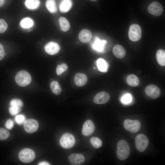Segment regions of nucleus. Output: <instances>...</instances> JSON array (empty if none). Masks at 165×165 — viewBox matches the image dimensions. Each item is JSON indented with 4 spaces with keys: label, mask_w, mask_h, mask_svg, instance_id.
<instances>
[{
    "label": "nucleus",
    "mask_w": 165,
    "mask_h": 165,
    "mask_svg": "<svg viewBox=\"0 0 165 165\" xmlns=\"http://www.w3.org/2000/svg\"><path fill=\"white\" fill-rule=\"evenodd\" d=\"M130 152L129 145L126 141L122 139L118 142L116 154L119 160H126L130 156Z\"/></svg>",
    "instance_id": "nucleus-1"
},
{
    "label": "nucleus",
    "mask_w": 165,
    "mask_h": 165,
    "mask_svg": "<svg viewBox=\"0 0 165 165\" xmlns=\"http://www.w3.org/2000/svg\"><path fill=\"white\" fill-rule=\"evenodd\" d=\"M15 80L16 83L20 86H25L28 85L31 80V76L27 71L22 70L16 75Z\"/></svg>",
    "instance_id": "nucleus-2"
},
{
    "label": "nucleus",
    "mask_w": 165,
    "mask_h": 165,
    "mask_svg": "<svg viewBox=\"0 0 165 165\" xmlns=\"http://www.w3.org/2000/svg\"><path fill=\"white\" fill-rule=\"evenodd\" d=\"M135 142L137 149L140 152H143L147 148L149 141L145 135L143 134H139L136 137Z\"/></svg>",
    "instance_id": "nucleus-3"
},
{
    "label": "nucleus",
    "mask_w": 165,
    "mask_h": 165,
    "mask_svg": "<svg viewBox=\"0 0 165 165\" xmlns=\"http://www.w3.org/2000/svg\"><path fill=\"white\" fill-rule=\"evenodd\" d=\"M35 154L34 151L29 148L22 149L19 152V157L23 162L29 163L35 159Z\"/></svg>",
    "instance_id": "nucleus-4"
},
{
    "label": "nucleus",
    "mask_w": 165,
    "mask_h": 165,
    "mask_svg": "<svg viewBox=\"0 0 165 165\" xmlns=\"http://www.w3.org/2000/svg\"><path fill=\"white\" fill-rule=\"evenodd\" d=\"M123 126L126 130L134 133H136L140 130L141 124L138 120L126 119L124 121Z\"/></svg>",
    "instance_id": "nucleus-5"
},
{
    "label": "nucleus",
    "mask_w": 165,
    "mask_h": 165,
    "mask_svg": "<svg viewBox=\"0 0 165 165\" xmlns=\"http://www.w3.org/2000/svg\"><path fill=\"white\" fill-rule=\"evenodd\" d=\"M75 141V138L72 134L69 133H66L61 136L60 143L64 148L69 149L74 146Z\"/></svg>",
    "instance_id": "nucleus-6"
},
{
    "label": "nucleus",
    "mask_w": 165,
    "mask_h": 165,
    "mask_svg": "<svg viewBox=\"0 0 165 165\" xmlns=\"http://www.w3.org/2000/svg\"><path fill=\"white\" fill-rule=\"evenodd\" d=\"M128 35L131 41L136 42L139 40L141 36V30L140 26L136 24L131 25L129 28Z\"/></svg>",
    "instance_id": "nucleus-7"
},
{
    "label": "nucleus",
    "mask_w": 165,
    "mask_h": 165,
    "mask_svg": "<svg viewBox=\"0 0 165 165\" xmlns=\"http://www.w3.org/2000/svg\"><path fill=\"white\" fill-rule=\"evenodd\" d=\"M23 125L25 130L29 133H32L36 131L39 126L37 121L33 119L26 120Z\"/></svg>",
    "instance_id": "nucleus-8"
},
{
    "label": "nucleus",
    "mask_w": 165,
    "mask_h": 165,
    "mask_svg": "<svg viewBox=\"0 0 165 165\" xmlns=\"http://www.w3.org/2000/svg\"><path fill=\"white\" fill-rule=\"evenodd\" d=\"M145 92L148 96L154 99L158 98L161 94L160 89L153 84L147 86L145 89Z\"/></svg>",
    "instance_id": "nucleus-9"
},
{
    "label": "nucleus",
    "mask_w": 165,
    "mask_h": 165,
    "mask_svg": "<svg viewBox=\"0 0 165 165\" xmlns=\"http://www.w3.org/2000/svg\"><path fill=\"white\" fill-rule=\"evenodd\" d=\"M148 12L155 16L160 15L163 10L162 5L159 2L154 1L151 3L148 6Z\"/></svg>",
    "instance_id": "nucleus-10"
},
{
    "label": "nucleus",
    "mask_w": 165,
    "mask_h": 165,
    "mask_svg": "<svg viewBox=\"0 0 165 165\" xmlns=\"http://www.w3.org/2000/svg\"><path fill=\"white\" fill-rule=\"evenodd\" d=\"M110 98V95L107 92L101 91L95 95L93 101L96 104H104L107 102Z\"/></svg>",
    "instance_id": "nucleus-11"
},
{
    "label": "nucleus",
    "mask_w": 165,
    "mask_h": 165,
    "mask_svg": "<svg viewBox=\"0 0 165 165\" xmlns=\"http://www.w3.org/2000/svg\"><path fill=\"white\" fill-rule=\"evenodd\" d=\"M95 130V127L92 121L88 120L84 123L82 126V133L85 136H88L91 135Z\"/></svg>",
    "instance_id": "nucleus-12"
},
{
    "label": "nucleus",
    "mask_w": 165,
    "mask_h": 165,
    "mask_svg": "<svg viewBox=\"0 0 165 165\" xmlns=\"http://www.w3.org/2000/svg\"><path fill=\"white\" fill-rule=\"evenodd\" d=\"M68 160L72 165H81L84 162L85 158L84 156L81 154L73 153L68 157Z\"/></svg>",
    "instance_id": "nucleus-13"
},
{
    "label": "nucleus",
    "mask_w": 165,
    "mask_h": 165,
    "mask_svg": "<svg viewBox=\"0 0 165 165\" xmlns=\"http://www.w3.org/2000/svg\"><path fill=\"white\" fill-rule=\"evenodd\" d=\"M46 52L50 55H54L57 53L60 50V47L58 43L53 42H50L45 46Z\"/></svg>",
    "instance_id": "nucleus-14"
},
{
    "label": "nucleus",
    "mask_w": 165,
    "mask_h": 165,
    "mask_svg": "<svg viewBox=\"0 0 165 165\" xmlns=\"http://www.w3.org/2000/svg\"><path fill=\"white\" fill-rule=\"evenodd\" d=\"M87 81L86 75L83 73H77L74 77V81L75 84L79 86L85 85Z\"/></svg>",
    "instance_id": "nucleus-15"
},
{
    "label": "nucleus",
    "mask_w": 165,
    "mask_h": 165,
    "mask_svg": "<svg viewBox=\"0 0 165 165\" xmlns=\"http://www.w3.org/2000/svg\"><path fill=\"white\" fill-rule=\"evenodd\" d=\"M92 37V34L89 30L85 29L82 30L79 33V40L83 43L89 42Z\"/></svg>",
    "instance_id": "nucleus-16"
},
{
    "label": "nucleus",
    "mask_w": 165,
    "mask_h": 165,
    "mask_svg": "<svg viewBox=\"0 0 165 165\" xmlns=\"http://www.w3.org/2000/svg\"><path fill=\"white\" fill-rule=\"evenodd\" d=\"M106 43V41L101 40L97 37H96L91 46L94 49L100 52L103 50Z\"/></svg>",
    "instance_id": "nucleus-17"
},
{
    "label": "nucleus",
    "mask_w": 165,
    "mask_h": 165,
    "mask_svg": "<svg viewBox=\"0 0 165 165\" xmlns=\"http://www.w3.org/2000/svg\"><path fill=\"white\" fill-rule=\"evenodd\" d=\"M112 52L116 57L120 59L123 58L126 54V51L124 48L119 44L116 45L114 46L112 49Z\"/></svg>",
    "instance_id": "nucleus-18"
},
{
    "label": "nucleus",
    "mask_w": 165,
    "mask_h": 165,
    "mask_svg": "<svg viewBox=\"0 0 165 165\" xmlns=\"http://www.w3.org/2000/svg\"><path fill=\"white\" fill-rule=\"evenodd\" d=\"M72 5L71 0H63L60 5V10L62 13L67 12L70 10Z\"/></svg>",
    "instance_id": "nucleus-19"
},
{
    "label": "nucleus",
    "mask_w": 165,
    "mask_h": 165,
    "mask_svg": "<svg viewBox=\"0 0 165 165\" xmlns=\"http://www.w3.org/2000/svg\"><path fill=\"white\" fill-rule=\"evenodd\" d=\"M157 61L161 66L165 65V51L163 49L158 50L156 54Z\"/></svg>",
    "instance_id": "nucleus-20"
},
{
    "label": "nucleus",
    "mask_w": 165,
    "mask_h": 165,
    "mask_svg": "<svg viewBox=\"0 0 165 165\" xmlns=\"http://www.w3.org/2000/svg\"><path fill=\"white\" fill-rule=\"evenodd\" d=\"M127 82L128 84L132 87H136L139 83V81L138 77L135 75L130 74L127 78Z\"/></svg>",
    "instance_id": "nucleus-21"
},
{
    "label": "nucleus",
    "mask_w": 165,
    "mask_h": 165,
    "mask_svg": "<svg viewBox=\"0 0 165 165\" xmlns=\"http://www.w3.org/2000/svg\"><path fill=\"white\" fill-rule=\"evenodd\" d=\"M40 2L39 0H26L25 5L29 9L33 10L37 8L39 6Z\"/></svg>",
    "instance_id": "nucleus-22"
},
{
    "label": "nucleus",
    "mask_w": 165,
    "mask_h": 165,
    "mask_svg": "<svg viewBox=\"0 0 165 165\" xmlns=\"http://www.w3.org/2000/svg\"><path fill=\"white\" fill-rule=\"evenodd\" d=\"M50 88L52 92L54 94L59 95L61 92V88L56 81H53L51 82Z\"/></svg>",
    "instance_id": "nucleus-23"
},
{
    "label": "nucleus",
    "mask_w": 165,
    "mask_h": 165,
    "mask_svg": "<svg viewBox=\"0 0 165 165\" xmlns=\"http://www.w3.org/2000/svg\"><path fill=\"white\" fill-rule=\"evenodd\" d=\"M46 6L50 13H54L57 11V8L55 0H47L46 3Z\"/></svg>",
    "instance_id": "nucleus-24"
},
{
    "label": "nucleus",
    "mask_w": 165,
    "mask_h": 165,
    "mask_svg": "<svg viewBox=\"0 0 165 165\" xmlns=\"http://www.w3.org/2000/svg\"><path fill=\"white\" fill-rule=\"evenodd\" d=\"M59 23L61 30L64 32L68 31L70 28V25L68 20L65 17H61L59 19Z\"/></svg>",
    "instance_id": "nucleus-25"
},
{
    "label": "nucleus",
    "mask_w": 165,
    "mask_h": 165,
    "mask_svg": "<svg viewBox=\"0 0 165 165\" xmlns=\"http://www.w3.org/2000/svg\"><path fill=\"white\" fill-rule=\"evenodd\" d=\"M97 64L98 70L101 72H106L108 69V64L103 59L99 58L97 61Z\"/></svg>",
    "instance_id": "nucleus-26"
},
{
    "label": "nucleus",
    "mask_w": 165,
    "mask_h": 165,
    "mask_svg": "<svg viewBox=\"0 0 165 165\" xmlns=\"http://www.w3.org/2000/svg\"><path fill=\"white\" fill-rule=\"evenodd\" d=\"M33 21L30 18L27 17L23 19L21 21V26L24 28L31 27L33 25Z\"/></svg>",
    "instance_id": "nucleus-27"
},
{
    "label": "nucleus",
    "mask_w": 165,
    "mask_h": 165,
    "mask_svg": "<svg viewBox=\"0 0 165 165\" xmlns=\"http://www.w3.org/2000/svg\"><path fill=\"white\" fill-rule=\"evenodd\" d=\"M90 142L92 145L95 148H99L102 145V141L99 138L92 137L90 139Z\"/></svg>",
    "instance_id": "nucleus-28"
},
{
    "label": "nucleus",
    "mask_w": 165,
    "mask_h": 165,
    "mask_svg": "<svg viewBox=\"0 0 165 165\" xmlns=\"http://www.w3.org/2000/svg\"><path fill=\"white\" fill-rule=\"evenodd\" d=\"M68 69L67 65L65 63H62L58 65L56 68V72L57 75H61L64 72Z\"/></svg>",
    "instance_id": "nucleus-29"
},
{
    "label": "nucleus",
    "mask_w": 165,
    "mask_h": 165,
    "mask_svg": "<svg viewBox=\"0 0 165 165\" xmlns=\"http://www.w3.org/2000/svg\"><path fill=\"white\" fill-rule=\"evenodd\" d=\"M10 106H13L21 108L23 105L22 101L20 99H14L11 101L10 102Z\"/></svg>",
    "instance_id": "nucleus-30"
},
{
    "label": "nucleus",
    "mask_w": 165,
    "mask_h": 165,
    "mask_svg": "<svg viewBox=\"0 0 165 165\" xmlns=\"http://www.w3.org/2000/svg\"><path fill=\"white\" fill-rule=\"evenodd\" d=\"M9 135V131L7 130L2 128H0V140H5L7 138Z\"/></svg>",
    "instance_id": "nucleus-31"
},
{
    "label": "nucleus",
    "mask_w": 165,
    "mask_h": 165,
    "mask_svg": "<svg viewBox=\"0 0 165 165\" xmlns=\"http://www.w3.org/2000/svg\"><path fill=\"white\" fill-rule=\"evenodd\" d=\"M15 120L17 124L21 125L26 120L25 117L23 115H18L15 116Z\"/></svg>",
    "instance_id": "nucleus-32"
},
{
    "label": "nucleus",
    "mask_w": 165,
    "mask_h": 165,
    "mask_svg": "<svg viewBox=\"0 0 165 165\" xmlns=\"http://www.w3.org/2000/svg\"><path fill=\"white\" fill-rule=\"evenodd\" d=\"M132 100L131 95L129 94H127L123 96L121 99L122 103L125 104H127L130 103Z\"/></svg>",
    "instance_id": "nucleus-33"
},
{
    "label": "nucleus",
    "mask_w": 165,
    "mask_h": 165,
    "mask_svg": "<svg viewBox=\"0 0 165 165\" xmlns=\"http://www.w3.org/2000/svg\"><path fill=\"white\" fill-rule=\"evenodd\" d=\"M7 28L8 24L3 19H0V33H4Z\"/></svg>",
    "instance_id": "nucleus-34"
},
{
    "label": "nucleus",
    "mask_w": 165,
    "mask_h": 165,
    "mask_svg": "<svg viewBox=\"0 0 165 165\" xmlns=\"http://www.w3.org/2000/svg\"><path fill=\"white\" fill-rule=\"evenodd\" d=\"M21 111V108L10 106L9 108V112L11 115L13 116L16 115Z\"/></svg>",
    "instance_id": "nucleus-35"
},
{
    "label": "nucleus",
    "mask_w": 165,
    "mask_h": 165,
    "mask_svg": "<svg viewBox=\"0 0 165 165\" xmlns=\"http://www.w3.org/2000/svg\"><path fill=\"white\" fill-rule=\"evenodd\" d=\"M14 126V123L13 121L11 119H8L6 121L5 124L6 127L8 129H11Z\"/></svg>",
    "instance_id": "nucleus-36"
},
{
    "label": "nucleus",
    "mask_w": 165,
    "mask_h": 165,
    "mask_svg": "<svg viewBox=\"0 0 165 165\" xmlns=\"http://www.w3.org/2000/svg\"><path fill=\"white\" fill-rule=\"evenodd\" d=\"M5 53L3 45L0 43V61L4 57Z\"/></svg>",
    "instance_id": "nucleus-37"
},
{
    "label": "nucleus",
    "mask_w": 165,
    "mask_h": 165,
    "mask_svg": "<svg viewBox=\"0 0 165 165\" xmlns=\"http://www.w3.org/2000/svg\"><path fill=\"white\" fill-rule=\"evenodd\" d=\"M38 165H50V163L46 161H42L39 163Z\"/></svg>",
    "instance_id": "nucleus-38"
},
{
    "label": "nucleus",
    "mask_w": 165,
    "mask_h": 165,
    "mask_svg": "<svg viewBox=\"0 0 165 165\" xmlns=\"http://www.w3.org/2000/svg\"><path fill=\"white\" fill-rule=\"evenodd\" d=\"M5 0H0V7L2 6L4 4Z\"/></svg>",
    "instance_id": "nucleus-39"
},
{
    "label": "nucleus",
    "mask_w": 165,
    "mask_h": 165,
    "mask_svg": "<svg viewBox=\"0 0 165 165\" xmlns=\"http://www.w3.org/2000/svg\"><path fill=\"white\" fill-rule=\"evenodd\" d=\"M91 0V1H96L97 0Z\"/></svg>",
    "instance_id": "nucleus-40"
}]
</instances>
